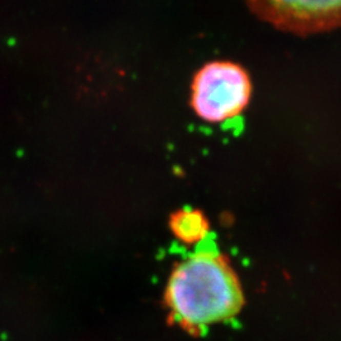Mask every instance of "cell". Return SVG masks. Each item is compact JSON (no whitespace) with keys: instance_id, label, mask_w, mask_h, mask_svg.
Masks as SVG:
<instances>
[{"instance_id":"3","label":"cell","mask_w":341,"mask_h":341,"mask_svg":"<svg viewBox=\"0 0 341 341\" xmlns=\"http://www.w3.org/2000/svg\"><path fill=\"white\" fill-rule=\"evenodd\" d=\"M250 12L274 28L297 35H310L341 28V0L332 2L248 3Z\"/></svg>"},{"instance_id":"2","label":"cell","mask_w":341,"mask_h":341,"mask_svg":"<svg viewBox=\"0 0 341 341\" xmlns=\"http://www.w3.org/2000/svg\"><path fill=\"white\" fill-rule=\"evenodd\" d=\"M252 94V78L242 65L215 59L193 75L190 106L201 120L219 124L239 116L249 105Z\"/></svg>"},{"instance_id":"4","label":"cell","mask_w":341,"mask_h":341,"mask_svg":"<svg viewBox=\"0 0 341 341\" xmlns=\"http://www.w3.org/2000/svg\"><path fill=\"white\" fill-rule=\"evenodd\" d=\"M168 228L179 243L192 247L203 242L210 233V222L201 210L185 206L171 212Z\"/></svg>"},{"instance_id":"1","label":"cell","mask_w":341,"mask_h":341,"mask_svg":"<svg viewBox=\"0 0 341 341\" xmlns=\"http://www.w3.org/2000/svg\"><path fill=\"white\" fill-rule=\"evenodd\" d=\"M163 301L172 324L188 334H200L238 315L244 293L228 256L200 250L174 264Z\"/></svg>"}]
</instances>
